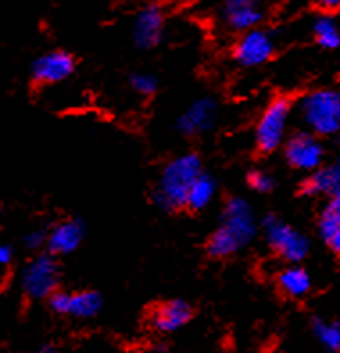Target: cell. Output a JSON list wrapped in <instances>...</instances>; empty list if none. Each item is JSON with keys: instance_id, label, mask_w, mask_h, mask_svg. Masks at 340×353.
Listing matches in <instances>:
<instances>
[{"instance_id": "21", "label": "cell", "mask_w": 340, "mask_h": 353, "mask_svg": "<svg viewBox=\"0 0 340 353\" xmlns=\"http://www.w3.org/2000/svg\"><path fill=\"white\" fill-rule=\"evenodd\" d=\"M312 332L322 348L328 352H340V321L315 318L312 321Z\"/></svg>"}, {"instance_id": "4", "label": "cell", "mask_w": 340, "mask_h": 353, "mask_svg": "<svg viewBox=\"0 0 340 353\" xmlns=\"http://www.w3.org/2000/svg\"><path fill=\"white\" fill-rule=\"evenodd\" d=\"M265 241L277 255L290 264H299L301 260L308 256L310 241L306 235L281 221L277 215L268 214L262 221Z\"/></svg>"}, {"instance_id": "6", "label": "cell", "mask_w": 340, "mask_h": 353, "mask_svg": "<svg viewBox=\"0 0 340 353\" xmlns=\"http://www.w3.org/2000/svg\"><path fill=\"white\" fill-rule=\"evenodd\" d=\"M292 103L285 97H276L268 103L259 117L255 131L256 149L264 154L276 151L285 142L286 130L290 124Z\"/></svg>"}, {"instance_id": "7", "label": "cell", "mask_w": 340, "mask_h": 353, "mask_svg": "<svg viewBox=\"0 0 340 353\" xmlns=\"http://www.w3.org/2000/svg\"><path fill=\"white\" fill-rule=\"evenodd\" d=\"M235 49H233V58L240 67L255 68L267 63L276 52V40L273 32L262 27H253L249 31L240 32Z\"/></svg>"}, {"instance_id": "9", "label": "cell", "mask_w": 340, "mask_h": 353, "mask_svg": "<svg viewBox=\"0 0 340 353\" xmlns=\"http://www.w3.org/2000/svg\"><path fill=\"white\" fill-rule=\"evenodd\" d=\"M50 309L59 316H70L77 319H89L103 309V298L95 291L65 292L54 291L49 296Z\"/></svg>"}, {"instance_id": "22", "label": "cell", "mask_w": 340, "mask_h": 353, "mask_svg": "<svg viewBox=\"0 0 340 353\" xmlns=\"http://www.w3.org/2000/svg\"><path fill=\"white\" fill-rule=\"evenodd\" d=\"M129 83L133 90L140 95H152L158 88V79L147 72H134L131 74Z\"/></svg>"}, {"instance_id": "18", "label": "cell", "mask_w": 340, "mask_h": 353, "mask_svg": "<svg viewBox=\"0 0 340 353\" xmlns=\"http://www.w3.org/2000/svg\"><path fill=\"white\" fill-rule=\"evenodd\" d=\"M277 283L281 287V291L290 298H304L312 291V276L306 269L299 265L283 269L277 276Z\"/></svg>"}, {"instance_id": "24", "label": "cell", "mask_w": 340, "mask_h": 353, "mask_svg": "<svg viewBox=\"0 0 340 353\" xmlns=\"http://www.w3.org/2000/svg\"><path fill=\"white\" fill-rule=\"evenodd\" d=\"M47 237H49V232H45V230H31L23 237V246L32 251L43 250L47 248Z\"/></svg>"}, {"instance_id": "11", "label": "cell", "mask_w": 340, "mask_h": 353, "mask_svg": "<svg viewBox=\"0 0 340 353\" xmlns=\"http://www.w3.org/2000/svg\"><path fill=\"white\" fill-rule=\"evenodd\" d=\"M217 115H219V104L215 99H197L179 115L178 122H176V130L184 137L204 134L215 128Z\"/></svg>"}, {"instance_id": "23", "label": "cell", "mask_w": 340, "mask_h": 353, "mask_svg": "<svg viewBox=\"0 0 340 353\" xmlns=\"http://www.w3.org/2000/svg\"><path fill=\"white\" fill-rule=\"evenodd\" d=\"M247 185H249V187L253 188L255 192L267 194L274 188V185H276V179L268 174V172H265V170L255 169V170H251L249 174H247Z\"/></svg>"}, {"instance_id": "19", "label": "cell", "mask_w": 340, "mask_h": 353, "mask_svg": "<svg viewBox=\"0 0 340 353\" xmlns=\"http://www.w3.org/2000/svg\"><path fill=\"white\" fill-rule=\"evenodd\" d=\"M215 192H217V183H215V179L211 178V176L201 172L192 183L190 190H188L187 208H190V210L193 212L204 210L206 206L213 201Z\"/></svg>"}, {"instance_id": "29", "label": "cell", "mask_w": 340, "mask_h": 353, "mask_svg": "<svg viewBox=\"0 0 340 353\" xmlns=\"http://www.w3.org/2000/svg\"><path fill=\"white\" fill-rule=\"evenodd\" d=\"M339 11H340V9H339Z\"/></svg>"}, {"instance_id": "26", "label": "cell", "mask_w": 340, "mask_h": 353, "mask_svg": "<svg viewBox=\"0 0 340 353\" xmlns=\"http://www.w3.org/2000/svg\"><path fill=\"white\" fill-rule=\"evenodd\" d=\"M319 4L324 11L331 13V11H339L340 9V0H319Z\"/></svg>"}, {"instance_id": "15", "label": "cell", "mask_w": 340, "mask_h": 353, "mask_svg": "<svg viewBox=\"0 0 340 353\" xmlns=\"http://www.w3.org/2000/svg\"><path fill=\"white\" fill-rule=\"evenodd\" d=\"M83 239H85V224L79 219L63 221L49 232L47 250L54 256L70 255L81 246Z\"/></svg>"}, {"instance_id": "8", "label": "cell", "mask_w": 340, "mask_h": 353, "mask_svg": "<svg viewBox=\"0 0 340 353\" xmlns=\"http://www.w3.org/2000/svg\"><path fill=\"white\" fill-rule=\"evenodd\" d=\"M324 157H326L324 145L312 131H299L286 140L285 158L294 169L312 172L322 165Z\"/></svg>"}, {"instance_id": "5", "label": "cell", "mask_w": 340, "mask_h": 353, "mask_svg": "<svg viewBox=\"0 0 340 353\" xmlns=\"http://www.w3.org/2000/svg\"><path fill=\"white\" fill-rule=\"evenodd\" d=\"M59 265L52 253H38L32 256L20 273V287L29 300H49L58 291Z\"/></svg>"}, {"instance_id": "20", "label": "cell", "mask_w": 340, "mask_h": 353, "mask_svg": "<svg viewBox=\"0 0 340 353\" xmlns=\"http://www.w3.org/2000/svg\"><path fill=\"white\" fill-rule=\"evenodd\" d=\"M319 235L333 253L340 255V212L324 210L319 219Z\"/></svg>"}, {"instance_id": "25", "label": "cell", "mask_w": 340, "mask_h": 353, "mask_svg": "<svg viewBox=\"0 0 340 353\" xmlns=\"http://www.w3.org/2000/svg\"><path fill=\"white\" fill-rule=\"evenodd\" d=\"M11 260H13V248L8 244H0V268L11 264Z\"/></svg>"}, {"instance_id": "13", "label": "cell", "mask_w": 340, "mask_h": 353, "mask_svg": "<svg viewBox=\"0 0 340 353\" xmlns=\"http://www.w3.org/2000/svg\"><path fill=\"white\" fill-rule=\"evenodd\" d=\"M220 17L228 29L244 32L264 22L265 8L262 0H222Z\"/></svg>"}, {"instance_id": "28", "label": "cell", "mask_w": 340, "mask_h": 353, "mask_svg": "<svg viewBox=\"0 0 340 353\" xmlns=\"http://www.w3.org/2000/svg\"><path fill=\"white\" fill-rule=\"evenodd\" d=\"M0 210H2V208H0Z\"/></svg>"}, {"instance_id": "2", "label": "cell", "mask_w": 340, "mask_h": 353, "mask_svg": "<svg viewBox=\"0 0 340 353\" xmlns=\"http://www.w3.org/2000/svg\"><path fill=\"white\" fill-rule=\"evenodd\" d=\"M202 172L201 158L195 152H187L176 157L161 170L154 190V201L161 210L178 212L187 208L188 190L195 181V178Z\"/></svg>"}, {"instance_id": "14", "label": "cell", "mask_w": 340, "mask_h": 353, "mask_svg": "<svg viewBox=\"0 0 340 353\" xmlns=\"http://www.w3.org/2000/svg\"><path fill=\"white\" fill-rule=\"evenodd\" d=\"M192 319V307L184 300H170L158 305L151 314V327L160 334H172L187 327Z\"/></svg>"}, {"instance_id": "10", "label": "cell", "mask_w": 340, "mask_h": 353, "mask_svg": "<svg viewBox=\"0 0 340 353\" xmlns=\"http://www.w3.org/2000/svg\"><path fill=\"white\" fill-rule=\"evenodd\" d=\"M165 34V13L160 4L143 6L134 17L133 43L142 50H151L161 43Z\"/></svg>"}, {"instance_id": "12", "label": "cell", "mask_w": 340, "mask_h": 353, "mask_svg": "<svg viewBox=\"0 0 340 353\" xmlns=\"http://www.w3.org/2000/svg\"><path fill=\"white\" fill-rule=\"evenodd\" d=\"M76 70V59L65 50H50L36 58L31 67L32 81L38 85H58Z\"/></svg>"}, {"instance_id": "1", "label": "cell", "mask_w": 340, "mask_h": 353, "mask_svg": "<svg viewBox=\"0 0 340 353\" xmlns=\"http://www.w3.org/2000/svg\"><path fill=\"white\" fill-rule=\"evenodd\" d=\"M256 230V217L249 201L231 197L224 206L220 226L208 241V253L213 259H228L255 239Z\"/></svg>"}, {"instance_id": "27", "label": "cell", "mask_w": 340, "mask_h": 353, "mask_svg": "<svg viewBox=\"0 0 340 353\" xmlns=\"http://www.w3.org/2000/svg\"><path fill=\"white\" fill-rule=\"evenodd\" d=\"M326 208H328V210L340 212V190H339V192L330 194V201H328Z\"/></svg>"}, {"instance_id": "17", "label": "cell", "mask_w": 340, "mask_h": 353, "mask_svg": "<svg viewBox=\"0 0 340 353\" xmlns=\"http://www.w3.org/2000/svg\"><path fill=\"white\" fill-rule=\"evenodd\" d=\"M312 34L315 43L322 49L335 50L340 47V26L337 18L328 11L313 18Z\"/></svg>"}, {"instance_id": "16", "label": "cell", "mask_w": 340, "mask_h": 353, "mask_svg": "<svg viewBox=\"0 0 340 353\" xmlns=\"http://www.w3.org/2000/svg\"><path fill=\"white\" fill-rule=\"evenodd\" d=\"M340 190V157L331 161V165H321L310 172L301 185L304 196H330Z\"/></svg>"}, {"instance_id": "3", "label": "cell", "mask_w": 340, "mask_h": 353, "mask_svg": "<svg viewBox=\"0 0 340 353\" xmlns=\"http://www.w3.org/2000/svg\"><path fill=\"white\" fill-rule=\"evenodd\" d=\"M299 119L317 137L340 133V88H319L301 99Z\"/></svg>"}]
</instances>
